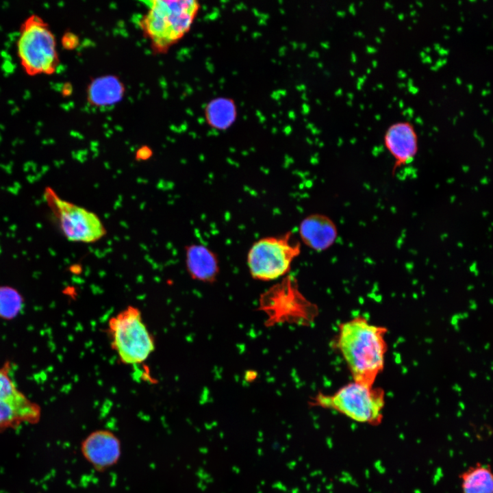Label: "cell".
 Instances as JSON below:
<instances>
[{
  "label": "cell",
  "mask_w": 493,
  "mask_h": 493,
  "mask_svg": "<svg viewBox=\"0 0 493 493\" xmlns=\"http://www.w3.org/2000/svg\"><path fill=\"white\" fill-rule=\"evenodd\" d=\"M386 332V328L371 324L361 316L340 325L334 345L353 381L374 385L384 368Z\"/></svg>",
  "instance_id": "cell-1"
},
{
  "label": "cell",
  "mask_w": 493,
  "mask_h": 493,
  "mask_svg": "<svg viewBox=\"0 0 493 493\" xmlns=\"http://www.w3.org/2000/svg\"><path fill=\"white\" fill-rule=\"evenodd\" d=\"M146 12L138 25L155 53H164L190 28L198 9L194 1L152 0L142 2Z\"/></svg>",
  "instance_id": "cell-2"
},
{
  "label": "cell",
  "mask_w": 493,
  "mask_h": 493,
  "mask_svg": "<svg viewBox=\"0 0 493 493\" xmlns=\"http://www.w3.org/2000/svg\"><path fill=\"white\" fill-rule=\"evenodd\" d=\"M16 49L20 65L29 76L51 75L59 66L55 36L38 14H31L22 22Z\"/></svg>",
  "instance_id": "cell-3"
},
{
  "label": "cell",
  "mask_w": 493,
  "mask_h": 493,
  "mask_svg": "<svg viewBox=\"0 0 493 493\" xmlns=\"http://www.w3.org/2000/svg\"><path fill=\"white\" fill-rule=\"evenodd\" d=\"M313 404L336 410L356 422L375 425L382 419L385 394L381 388L353 381L332 394H316Z\"/></svg>",
  "instance_id": "cell-4"
},
{
  "label": "cell",
  "mask_w": 493,
  "mask_h": 493,
  "mask_svg": "<svg viewBox=\"0 0 493 493\" xmlns=\"http://www.w3.org/2000/svg\"><path fill=\"white\" fill-rule=\"evenodd\" d=\"M301 253V244L292 231L256 240L249 249L246 263L251 277L268 281L286 275Z\"/></svg>",
  "instance_id": "cell-5"
},
{
  "label": "cell",
  "mask_w": 493,
  "mask_h": 493,
  "mask_svg": "<svg viewBox=\"0 0 493 493\" xmlns=\"http://www.w3.org/2000/svg\"><path fill=\"white\" fill-rule=\"evenodd\" d=\"M108 330L112 346L125 364L142 363L154 351L153 336L136 307L129 306L112 317Z\"/></svg>",
  "instance_id": "cell-6"
},
{
  "label": "cell",
  "mask_w": 493,
  "mask_h": 493,
  "mask_svg": "<svg viewBox=\"0 0 493 493\" xmlns=\"http://www.w3.org/2000/svg\"><path fill=\"white\" fill-rule=\"evenodd\" d=\"M44 199L67 240L91 243L105 236L103 224L94 212L62 199L50 187L45 188Z\"/></svg>",
  "instance_id": "cell-7"
},
{
  "label": "cell",
  "mask_w": 493,
  "mask_h": 493,
  "mask_svg": "<svg viewBox=\"0 0 493 493\" xmlns=\"http://www.w3.org/2000/svg\"><path fill=\"white\" fill-rule=\"evenodd\" d=\"M84 459L97 471L114 466L122 455L120 438L113 431L100 429L89 433L80 444Z\"/></svg>",
  "instance_id": "cell-8"
},
{
  "label": "cell",
  "mask_w": 493,
  "mask_h": 493,
  "mask_svg": "<svg viewBox=\"0 0 493 493\" xmlns=\"http://www.w3.org/2000/svg\"><path fill=\"white\" fill-rule=\"evenodd\" d=\"M384 145L394 160L392 173L414 160L418 149L417 133L414 125L408 121H397L385 131Z\"/></svg>",
  "instance_id": "cell-9"
},
{
  "label": "cell",
  "mask_w": 493,
  "mask_h": 493,
  "mask_svg": "<svg viewBox=\"0 0 493 493\" xmlns=\"http://www.w3.org/2000/svg\"><path fill=\"white\" fill-rule=\"evenodd\" d=\"M299 233L305 245L315 251L321 252L333 244L338 236V229L327 216L312 214L302 220Z\"/></svg>",
  "instance_id": "cell-10"
},
{
  "label": "cell",
  "mask_w": 493,
  "mask_h": 493,
  "mask_svg": "<svg viewBox=\"0 0 493 493\" xmlns=\"http://www.w3.org/2000/svg\"><path fill=\"white\" fill-rule=\"evenodd\" d=\"M40 417V405L21 392L10 399L0 402V433L16 429L24 423L36 424Z\"/></svg>",
  "instance_id": "cell-11"
},
{
  "label": "cell",
  "mask_w": 493,
  "mask_h": 493,
  "mask_svg": "<svg viewBox=\"0 0 493 493\" xmlns=\"http://www.w3.org/2000/svg\"><path fill=\"white\" fill-rule=\"evenodd\" d=\"M186 269L190 277L204 283H213L220 267L217 255L201 244H191L185 247Z\"/></svg>",
  "instance_id": "cell-12"
},
{
  "label": "cell",
  "mask_w": 493,
  "mask_h": 493,
  "mask_svg": "<svg viewBox=\"0 0 493 493\" xmlns=\"http://www.w3.org/2000/svg\"><path fill=\"white\" fill-rule=\"evenodd\" d=\"M125 93V85L118 77L105 75L97 77L89 82L86 99L92 106L105 108L119 103Z\"/></svg>",
  "instance_id": "cell-13"
},
{
  "label": "cell",
  "mask_w": 493,
  "mask_h": 493,
  "mask_svg": "<svg viewBox=\"0 0 493 493\" xmlns=\"http://www.w3.org/2000/svg\"><path fill=\"white\" fill-rule=\"evenodd\" d=\"M462 493H493V472L490 466L476 464L460 475Z\"/></svg>",
  "instance_id": "cell-14"
},
{
  "label": "cell",
  "mask_w": 493,
  "mask_h": 493,
  "mask_svg": "<svg viewBox=\"0 0 493 493\" xmlns=\"http://www.w3.org/2000/svg\"><path fill=\"white\" fill-rule=\"evenodd\" d=\"M205 116L208 124L218 129L229 127L236 116V105L228 98H216L206 106Z\"/></svg>",
  "instance_id": "cell-15"
},
{
  "label": "cell",
  "mask_w": 493,
  "mask_h": 493,
  "mask_svg": "<svg viewBox=\"0 0 493 493\" xmlns=\"http://www.w3.org/2000/svg\"><path fill=\"white\" fill-rule=\"evenodd\" d=\"M23 299L14 288L0 286V318L11 320L21 312Z\"/></svg>",
  "instance_id": "cell-16"
},
{
  "label": "cell",
  "mask_w": 493,
  "mask_h": 493,
  "mask_svg": "<svg viewBox=\"0 0 493 493\" xmlns=\"http://www.w3.org/2000/svg\"><path fill=\"white\" fill-rule=\"evenodd\" d=\"M11 365L6 362L0 368V402L10 399L21 392L10 376Z\"/></svg>",
  "instance_id": "cell-17"
},
{
  "label": "cell",
  "mask_w": 493,
  "mask_h": 493,
  "mask_svg": "<svg viewBox=\"0 0 493 493\" xmlns=\"http://www.w3.org/2000/svg\"><path fill=\"white\" fill-rule=\"evenodd\" d=\"M61 42L66 49H73L77 46L79 39L75 34L66 32L63 35Z\"/></svg>",
  "instance_id": "cell-18"
},
{
  "label": "cell",
  "mask_w": 493,
  "mask_h": 493,
  "mask_svg": "<svg viewBox=\"0 0 493 493\" xmlns=\"http://www.w3.org/2000/svg\"><path fill=\"white\" fill-rule=\"evenodd\" d=\"M151 153L150 149L147 147H143L138 150L137 155L138 156H141V157L143 158V155H145L146 157H149V155Z\"/></svg>",
  "instance_id": "cell-19"
},
{
  "label": "cell",
  "mask_w": 493,
  "mask_h": 493,
  "mask_svg": "<svg viewBox=\"0 0 493 493\" xmlns=\"http://www.w3.org/2000/svg\"><path fill=\"white\" fill-rule=\"evenodd\" d=\"M473 135L475 137V138H477L480 142L481 145L483 146L484 145L483 139L482 138V137L480 136V135L478 134L477 131L475 130L473 132Z\"/></svg>",
  "instance_id": "cell-20"
},
{
  "label": "cell",
  "mask_w": 493,
  "mask_h": 493,
  "mask_svg": "<svg viewBox=\"0 0 493 493\" xmlns=\"http://www.w3.org/2000/svg\"><path fill=\"white\" fill-rule=\"evenodd\" d=\"M491 93V90L489 88H484L481 91V94L483 97H486Z\"/></svg>",
  "instance_id": "cell-21"
},
{
  "label": "cell",
  "mask_w": 493,
  "mask_h": 493,
  "mask_svg": "<svg viewBox=\"0 0 493 493\" xmlns=\"http://www.w3.org/2000/svg\"><path fill=\"white\" fill-rule=\"evenodd\" d=\"M466 88L468 90V92L471 94L473 91V86L472 84H466Z\"/></svg>",
  "instance_id": "cell-22"
},
{
  "label": "cell",
  "mask_w": 493,
  "mask_h": 493,
  "mask_svg": "<svg viewBox=\"0 0 493 493\" xmlns=\"http://www.w3.org/2000/svg\"><path fill=\"white\" fill-rule=\"evenodd\" d=\"M455 81L458 85L462 84V81L459 77H456Z\"/></svg>",
  "instance_id": "cell-23"
},
{
  "label": "cell",
  "mask_w": 493,
  "mask_h": 493,
  "mask_svg": "<svg viewBox=\"0 0 493 493\" xmlns=\"http://www.w3.org/2000/svg\"><path fill=\"white\" fill-rule=\"evenodd\" d=\"M482 112L484 114V115H488V114L489 113V110L487 109H483Z\"/></svg>",
  "instance_id": "cell-24"
},
{
  "label": "cell",
  "mask_w": 493,
  "mask_h": 493,
  "mask_svg": "<svg viewBox=\"0 0 493 493\" xmlns=\"http://www.w3.org/2000/svg\"><path fill=\"white\" fill-rule=\"evenodd\" d=\"M487 50H491L493 51V46L492 45H488L486 47Z\"/></svg>",
  "instance_id": "cell-25"
},
{
  "label": "cell",
  "mask_w": 493,
  "mask_h": 493,
  "mask_svg": "<svg viewBox=\"0 0 493 493\" xmlns=\"http://www.w3.org/2000/svg\"><path fill=\"white\" fill-rule=\"evenodd\" d=\"M457 31L458 33H461L463 31V28L462 27H458Z\"/></svg>",
  "instance_id": "cell-26"
},
{
  "label": "cell",
  "mask_w": 493,
  "mask_h": 493,
  "mask_svg": "<svg viewBox=\"0 0 493 493\" xmlns=\"http://www.w3.org/2000/svg\"><path fill=\"white\" fill-rule=\"evenodd\" d=\"M459 114H460L461 116H464V112L461 110V111L459 112Z\"/></svg>",
  "instance_id": "cell-27"
},
{
  "label": "cell",
  "mask_w": 493,
  "mask_h": 493,
  "mask_svg": "<svg viewBox=\"0 0 493 493\" xmlns=\"http://www.w3.org/2000/svg\"><path fill=\"white\" fill-rule=\"evenodd\" d=\"M486 86H487L488 88H490V83L489 81H488V82L486 83Z\"/></svg>",
  "instance_id": "cell-28"
},
{
  "label": "cell",
  "mask_w": 493,
  "mask_h": 493,
  "mask_svg": "<svg viewBox=\"0 0 493 493\" xmlns=\"http://www.w3.org/2000/svg\"><path fill=\"white\" fill-rule=\"evenodd\" d=\"M483 17L484 18H487L488 16V15H486V14H483Z\"/></svg>",
  "instance_id": "cell-29"
},
{
  "label": "cell",
  "mask_w": 493,
  "mask_h": 493,
  "mask_svg": "<svg viewBox=\"0 0 493 493\" xmlns=\"http://www.w3.org/2000/svg\"><path fill=\"white\" fill-rule=\"evenodd\" d=\"M457 120V117L456 116V117L454 118V123H456Z\"/></svg>",
  "instance_id": "cell-30"
},
{
  "label": "cell",
  "mask_w": 493,
  "mask_h": 493,
  "mask_svg": "<svg viewBox=\"0 0 493 493\" xmlns=\"http://www.w3.org/2000/svg\"><path fill=\"white\" fill-rule=\"evenodd\" d=\"M476 1H471V0L469 1V2H470V3H475V2H476Z\"/></svg>",
  "instance_id": "cell-31"
},
{
  "label": "cell",
  "mask_w": 493,
  "mask_h": 493,
  "mask_svg": "<svg viewBox=\"0 0 493 493\" xmlns=\"http://www.w3.org/2000/svg\"><path fill=\"white\" fill-rule=\"evenodd\" d=\"M479 106H480L481 108L483 107V103H480V104H479Z\"/></svg>",
  "instance_id": "cell-32"
},
{
  "label": "cell",
  "mask_w": 493,
  "mask_h": 493,
  "mask_svg": "<svg viewBox=\"0 0 493 493\" xmlns=\"http://www.w3.org/2000/svg\"><path fill=\"white\" fill-rule=\"evenodd\" d=\"M462 21H464V16H462Z\"/></svg>",
  "instance_id": "cell-33"
},
{
  "label": "cell",
  "mask_w": 493,
  "mask_h": 493,
  "mask_svg": "<svg viewBox=\"0 0 493 493\" xmlns=\"http://www.w3.org/2000/svg\"><path fill=\"white\" fill-rule=\"evenodd\" d=\"M459 4H462V1H459Z\"/></svg>",
  "instance_id": "cell-34"
},
{
  "label": "cell",
  "mask_w": 493,
  "mask_h": 493,
  "mask_svg": "<svg viewBox=\"0 0 493 493\" xmlns=\"http://www.w3.org/2000/svg\"><path fill=\"white\" fill-rule=\"evenodd\" d=\"M492 122H493V118H492Z\"/></svg>",
  "instance_id": "cell-35"
}]
</instances>
